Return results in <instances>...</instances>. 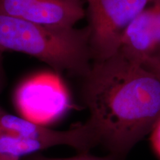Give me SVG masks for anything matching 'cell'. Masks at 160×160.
Returning <instances> with one entry per match:
<instances>
[{"instance_id": "1", "label": "cell", "mask_w": 160, "mask_h": 160, "mask_svg": "<svg viewBox=\"0 0 160 160\" xmlns=\"http://www.w3.org/2000/svg\"><path fill=\"white\" fill-rule=\"evenodd\" d=\"M87 122L115 160H123L160 118V77L117 52L83 77Z\"/></svg>"}, {"instance_id": "2", "label": "cell", "mask_w": 160, "mask_h": 160, "mask_svg": "<svg viewBox=\"0 0 160 160\" xmlns=\"http://www.w3.org/2000/svg\"><path fill=\"white\" fill-rule=\"evenodd\" d=\"M0 51L29 55L57 73L84 77L93 58L90 31L31 23L0 13Z\"/></svg>"}, {"instance_id": "3", "label": "cell", "mask_w": 160, "mask_h": 160, "mask_svg": "<svg viewBox=\"0 0 160 160\" xmlns=\"http://www.w3.org/2000/svg\"><path fill=\"white\" fill-rule=\"evenodd\" d=\"M88 3L90 46L93 62H102L117 53L132 21L153 0H85Z\"/></svg>"}, {"instance_id": "4", "label": "cell", "mask_w": 160, "mask_h": 160, "mask_svg": "<svg viewBox=\"0 0 160 160\" xmlns=\"http://www.w3.org/2000/svg\"><path fill=\"white\" fill-rule=\"evenodd\" d=\"M0 133L16 137L14 150L19 157L57 145H68L88 153L99 145L89 124H78L66 131H56L10 114L0 107Z\"/></svg>"}, {"instance_id": "5", "label": "cell", "mask_w": 160, "mask_h": 160, "mask_svg": "<svg viewBox=\"0 0 160 160\" xmlns=\"http://www.w3.org/2000/svg\"><path fill=\"white\" fill-rule=\"evenodd\" d=\"M0 13L38 25L73 28L85 16L73 0H0Z\"/></svg>"}, {"instance_id": "6", "label": "cell", "mask_w": 160, "mask_h": 160, "mask_svg": "<svg viewBox=\"0 0 160 160\" xmlns=\"http://www.w3.org/2000/svg\"><path fill=\"white\" fill-rule=\"evenodd\" d=\"M150 5L128 26L118 51L128 59L143 65L152 59L157 51Z\"/></svg>"}, {"instance_id": "7", "label": "cell", "mask_w": 160, "mask_h": 160, "mask_svg": "<svg viewBox=\"0 0 160 160\" xmlns=\"http://www.w3.org/2000/svg\"><path fill=\"white\" fill-rule=\"evenodd\" d=\"M150 7L152 14V30L157 45V52L153 56L154 57L160 53V0H153Z\"/></svg>"}, {"instance_id": "8", "label": "cell", "mask_w": 160, "mask_h": 160, "mask_svg": "<svg viewBox=\"0 0 160 160\" xmlns=\"http://www.w3.org/2000/svg\"><path fill=\"white\" fill-rule=\"evenodd\" d=\"M152 142L160 154V118L152 129Z\"/></svg>"}, {"instance_id": "9", "label": "cell", "mask_w": 160, "mask_h": 160, "mask_svg": "<svg viewBox=\"0 0 160 160\" xmlns=\"http://www.w3.org/2000/svg\"><path fill=\"white\" fill-rule=\"evenodd\" d=\"M145 65L153 70L160 77V53L156 57L152 58Z\"/></svg>"}, {"instance_id": "10", "label": "cell", "mask_w": 160, "mask_h": 160, "mask_svg": "<svg viewBox=\"0 0 160 160\" xmlns=\"http://www.w3.org/2000/svg\"><path fill=\"white\" fill-rule=\"evenodd\" d=\"M73 158H74V160H115L111 155L105 157H97L90 155L88 153H82Z\"/></svg>"}, {"instance_id": "11", "label": "cell", "mask_w": 160, "mask_h": 160, "mask_svg": "<svg viewBox=\"0 0 160 160\" xmlns=\"http://www.w3.org/2000/svg\"><path fill=\"white\" fill-rule=\"evenodd\" d=\"M5 82V73L3 66V52L0 51V92Z\"/></svg>"}, {"instance_id": "12", "label": "cell", "mask_w": 160, "mask_h": 160, "mask_svg": "<svg viewBox=\"0 0 160 160\" xmlns=\"http://www.w3.org/2000/svg\"><path fill=\"white\" fill-rule=\"evenodd\" d=\"M31 160H74V158L72 157L70 159H49V158H45L43 157H33Z\"/></svg>"}, {"instance_id": "13", "label": "cell", "mask_w": 160, "mask_h": 160, "mask_svg": "<svg viewBox=\"0 0 160 160\" xmlns=\"http://www.w3.org/2000/svg\"><path fill=\"white\" fill-rule=\"evenodd\" d=\"M20 158L12 157V156L0 154V160H19Z\"/></svg>"}, {"instance_id": "14", "label": "cell", "mask_w": 160, "mask_h": 160, "mask_svg": "<svg viewBox=\"0 0 160 160\" xmlns=\"http://www.w3.org/2000/svg\"><path fill=\"white\" fill-rule=\"evenodd\" d=\"M73 1H77V2H82V0H73Z\"/></svg>"}]
</instances>
